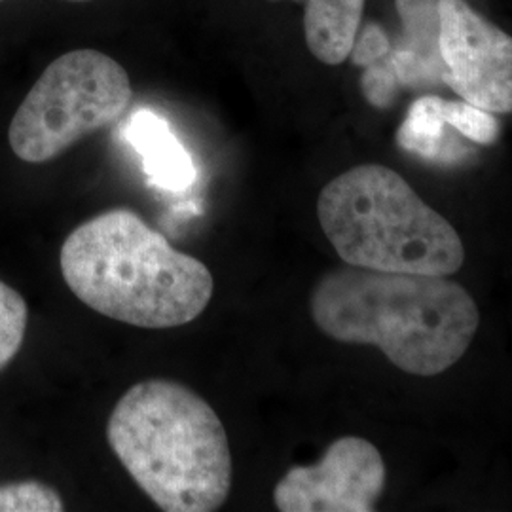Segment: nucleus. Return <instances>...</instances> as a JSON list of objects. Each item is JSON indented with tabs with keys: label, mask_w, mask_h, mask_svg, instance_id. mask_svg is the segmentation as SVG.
<instances>
[{
	"label": "nucleus",
	"mask_w": 512,
	"mask_h": 512,
	"mask_svg": "<svg viewBox=\"0 0 512 512\" xmlns=\"http://www.w3.org/2000/svg\"><path fill=\"white\" fill-rule=\"evenodd\" d=\"M315 327L342 344L382 349L414 376H437L467 353L480 325L473 296L444 275L380 272L342 264L310 294Z\"/></svg>",
	"instance_id": "nucleus-1"
},
{
	"label": "nucleus",
	"mask_w": 512,
	"mask_h": 512,
	"mask_svg": "<svg viewBox=\"0 0 512 512\" xmlns=\"http://www.w3.org/2000/svg\"><path fill=\"white\" fill-rule=\"evenodd\" d=\"M59 264L82 304L141 329L188 325L215 293V279L202 260L175 249L162 232L124 207L74 228Z\"/></svg>",
	"instance_id": "nucleus-2"
},
{
	"label": "nucleus",
	"mask_w": 512,
	"mask_h": 512,
	"mask_svg": "<svg viewBox=\"0 0 512 512\" xmlns=\"http://www.w3.org/2000/svg\"><path fill=\"white\" fill-rule=\"evenodd\" d=\"M107 440L162 511H219L230 495L226 429L211 404L181 382L156 378L129 387L110 414Z\"/></svg>",
	"instance_id": "nucleus-3"
},
{
	"label": "nucleus",
	"mask_w": 512,
	"mask_h": 512,
	"mask_svg": "<svg viewBox=\"0 0 512 512\" xmlns=\"http://www.w3.org/2000/svg\"><path fill=\"white\" fill-rule=\"evenodd\" d=\"M317 219L349 266L399 274H458L465 247L456 228L385 165H357L319 194Z\"/></svg>",
	"instance_id": "nucleus-4"
},
{
	"label": "nucleus",
	"mask_w": 512,
	"mask_h": 512,
	"mask_svg": "<svg viewBox=\"0 0 512 512\" xmlns=\"http://www.w3.org/2000/svg\"><path fill=\"white\" fill-rule=\"evenodd\" d=\"M126 69L97 50L57 57L27 93L8 129L19 160L44 164L118 122L131 103Z\"/></svg>",
	"instance_id": "nucleus-5"
},
{
	"label": "nucleus",
	"mask_w": 512,
	"mask_h": 512,
	"mask_svg": "<svg viewBox=\"0 0 512 512\" xmlns=\"http://www.w3.org/2000/svg\"><path fill=\"white\" fill-rule=\"evenodd\" d=\"M444 84L478 109L512 112V37L467 0H439Z\"/></svg>",
	"instance_id": "nucleus-6"
},
{
	"label": "nucleus",
	"mask_w": 512,
	"mask_h": 512,
	"mask_svg": "<svg viewBox=\"0 0 512 512\" xmlns=\"http://www.w3.org/2000/svg\"><path fill=\"white\" fill-rule=\"evenodd\" d=\"M380 450L361 437L334 440L317 465L293 467L277 482L281 512H370L385 488Z\"/></svg>",
	"instance_id": "nucleus-7"
},
{
	"label": "nucleus",
	"mask_w": 512,
	"mask_h": 512,
	"mask_svg": "<svg viewBox=\"0 0 512 512\" xmlns=\"http://www.w3.org/2000/svg\"><path fill=\"white\" fill-rule=\"evenodd\" d=\"M403 42L385 55L401 88L423 90L444 84L439 52V0H397Z\"/></svg>",
	"instance_id": "nucleus-8"
},
{
	"label": "nucleus",
	"mask_w": 512,
	"mask_h": 512,
	"mask_svg": "<svg viewBox=\"0 0 512 512\" xmlns=\"http://www.w3.org/2000/svg\"><path fill=\"white\" fill-rule=\"evenodd\" d=\"M448 128L454 126L446 118L444 99L437 95H423L410 105L397 131V145L404 152L431 164H461L473 150L465 147L456 135L448 133Z\"/></svg>",
	"instance_id": "nucleus-9"
},
{
	"label": "nucleus",
	"mask_w": 512,
	"mask_h": 512,
	"mask_svg": "<svg viewBox=\"0 0 512 512\" xmlns=\"http://www.w3.org/2000/svg\"><path fill=\"white\" fill-rule=\"evenodd\" d=\"M128 139L143 156L148 177L171 190H183L194 179V165L183 145L173 137L164 118L150 110L131 116Z\"/></svg>",
	"instance_id": "nucleus-10"
},
{
	"label": "nucleus",
	"mask_w": 512,
	"mask_h": 512,
	"mask_svg": "<svg viewBox=\"0 0 512 512\" xmlns=\"http://www.w3.org/2000/svg\"><path fill=\"white\" fill-rule=\"evenodd\" d=\"M302 2L304 33L311 54L325 65L348 59L361 29L365 0H294Z\"/></svg>",
	"instance_id": "nucleus-11"
},
{
	"label": "nucleus",
	"mask_w": 512,
	"mask_h": 512,
	"mask_svg": "<svg viewBox=\"0 0 512 512\" xmlns=\"http://www.w3.org/2000/svg\"><path fill=\"white\" fill-rule=\"evenodd\" d=\"M29 310L23 296L0 281V370L14 361L23 346Z\"/></svg>",
	"instance_id": "nucleus-12"
},
{
	"label": "nucleus",
	"mask_w": 512,
	"mask_h": 512,
	"mask_svg": "<svg viewBox=\"0 0 512 512\" xmlns=\"http://www.w3.org/2000/svg\"><path fill=\"white\" fill-rule=\"evenodd\" d=\"M65 503L57 490L37 480L0 486V512H59Z\"/></svg>",
	"instance_id": "nucleus-13"
},
{
	"label": "nucleus",
	"mask_w": 512,
	"mask_h": 512,
	"mask_svg": "<svg viewBox=\"0 0 512 512\" xmlns=\"http://www.w3.org/2000/svg\"><path fill=\"white\" fill-rule=\"evenodd\" d=\"M361 90L365 93L366 101L376 109H387L395 103L401 86L385 57L366 65L365 74L361 78Z\"/></svg>",
	"instance_id": "nucleus-14"
},
{
	"label": "nucleus",
	"mask_w": 512,
	"mask_h": 512,
	"mask_svg": "<svg viewBox=\"0 0 512 512\" xmlns=\"http://www.w3.org/2000/svg\"><path fill=\"white\" fill-rule=\"evenodd\" d=\"M389 50H391V44H389V38L385 35L384 29L380 25L370 23L363 31L359 29L349 55L355 65L366 67L374 61H380L382 57L389 54Z\"/></svg>",
	"instance_id": "nucleus-15"
},
{
	"label": "nucleus",
	"mask_w": 512,
	"mask_h": 512,
	"mask_svg": "<svg viewBox=\"0 0 512 512\" xmlns=\"http://www.w3.org/2000/svg\"><path fill=\"white\" fill-rule=\"evenodd\" d=\"M69 2H90V0H69Z\"/></svg>",
	"instance_id": "nucleus-16"
},
{
	"label": "nucleus",
	"mask_w": 512,
	"mask_h": 512,
	"mask_svg": "<svg viewBox=\"0 0 512 512\" xmlns=\"http://www.w3.org/2000/svg\"><path fill=\"white\" fill-rule=\"evenodd\" d=\"M0 2H2V0H0Z\"/></svg>",
	"instance_id": "nucleus-17"
}]
</instances>
